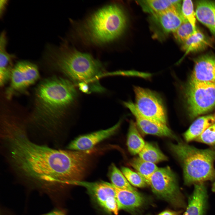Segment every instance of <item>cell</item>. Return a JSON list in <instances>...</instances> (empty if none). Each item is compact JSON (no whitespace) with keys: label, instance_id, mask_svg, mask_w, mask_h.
<instances>
[{"label":"cell","instance_id":"obj_19","mask_svg":"<svg viewBox=\"0 0 215 215\" xmlns=\"http://www.w3.org/2000/svg\"><path fill=\"white\" fill-rule=\"evenodd\" d=\"M181 0H139L137 3L144 11L150 15L158 13L173 7H180Z\"/></svg>","mask_w":215,"mask_h":215},{"label":"cell","instance_id":"obj_22","mask_svg":"<svg viewBox=\"0 0 215 215\" xmlns=\"http://www.w3.org/2000/svg\"><path fill=\"white\" fill-rule=\"evenodd\" d=\"M208 40L204 35L197 30V31L183 43L182 49L185 55L190 53L201 50L209 44Z\"/></svg>","mask_w":215,"mask_h":215},{"label":"cell","instance_id":"obj_9","mask_svg":"<svg viewBox=\"0 0 215 215\" xmlns=\"http://www.w3.org/2000/svg\"><path fill=\"white\" fill-rule=\"evenodd\" d=\"M37 66L26 61L17 62L13 66L10 78V84L6 91L7 99L25 91L39 79Z\"/></svg>","mask_w":215,"mask_h":215},{"label":"cell","instance_id":"obj_27","mask_svg":"<svg viewBox=\"0 0 215 215\" xmlns=\"http://www.w3.org/2000/svg\"><path fill=\"white\" fill-rule=\"evenodd\" d=\"M121 171L128 182L133 186L139 188L146 186L147 183L138 173L124 167L121 168Z\"/></svg>","mask_w":215,"mask_h":215},{"label":"cell","instance_id":"obj_15","mask_svg":"<svg viewBox=\"0 0 215 215\" xmlns=\"http://www.w3.org/2000/svg\"><path fill=\"white\" fill-rule=\"evenodd\" d=\"M194 191L188 198V204L184 215H204L207 194L203 182L194 184Z\"/></svg>","mask_w":215,"mask_h":215},{"label":"cell","instance_id":"obj_2","mask_svg":"<svg viewBox=\"0 0 215 215\" xmlns=\"http://www.w3.org/2000/svg\"><path fill=\"white\" fill-rule=\"evenodd\" d=\"M77 97L74 84L67 78L55 76L44 79L35 90L30 118L42 126L55 127L67 115Z\"/></svg>","mask_w":215,"mask_h":215},{"label":"cell","instance_id":"obj_3","mask_svg":"<svg viewBox=\"0 0 215 215\" xmlns=\"http://www.w3.org/2000/svg\"><path fill=\"white\" fill-rule=\"evenodd\" d=\"M45 60L50 69L62 73L74 85L86 84L91 93L105 91L99 81L106 73L104 67L91 54L64 43L55 48L49 47Z\"/></svg>","mask_w":215,"mask_h":215},{"label":"cell","instance_id":"obj_5","mask_svg":"<svg viewBox=\"0 0 215 215\" xmlns=\"http://www.w3.org/2000/svg\"><path fill=\"white\" fill-rule=\"evenodd\" d=\"M172 152L181 163L186 185L215 179V149H197L182 142L169 144Z\"/></svg>","mask_w":215,"mask_h":215},{"label":"cell","instance_id":"obj_23","mask_svg":"<svg viewBox=\"0 0 215 215\" xmlns=\"http://www.w3.org/2000/svg\"><path fill=\"white\" fill-rule=\"evenodd\" d=\"M139 154L142 159L154 164L168 160L167 157L157 146L149 142L145 143Z\"/></svg>","mask_w":215,"mask_h":215},{"label":"cell","instance_id":"obj_4","mask_svg":"<svg viewBox=\"0 0 215 215\" xmlns=\"http://www.w3.org/2000/svg\"><path fill=\"white\" fill-rule=\"evenodd\" d=\"M125 13L119 5L111 3L96 10L76 27L75 33L86 44L102 45L119 38L127 25Z\"/></svg>","mask_w":215,"mask_h":215},{"label":"cell","instance_id":"obj_24","mask_svg":"<svg viewBox=\"0 0 215 215\" xmlns=\"http://www.w3.org/2000/svg\"><path fill=\"white\" fill-rule=\"evenodd\" d=\"M130 163L148 184L151 176L159 168L155 164L145 161L139 157L133 158Z\"/></svg>","mask_w":215,"mask_h":215},{"label":"cell","instance_id":"obj_34","mask_svg":"<svg viewBox=\"0 0 215 215\" xmlns=\"http://www.w3.org/2000/svg\"><path fill=\"white\" fill-rule=\"evenodd\" d=\"M214 115V116H215V115Z\"/></svg>","mask_w":215,"mask_h":215},{"label":"cell","instance_id":"obj_16","mask_svg":"<svg viewBox=\"0 0 215 215\" xmlns=\"http://www.w3.org/2000/svg\"><path fill=\"white\" fill-rule=\"evenodd\" d=\"M113 185L119 210H133L140 207L144 203V198L138 191L121 189Z\"/></svg>","mask_w":215,"mask_h":215},{"label":"cell","instance_id":"obj_28","mask_svg":"<svg viewBox=\"0 0 215 215\" xmlns=\"http://www.w3.org/2000/svg\"><path fill=\"white\" fill-rule=\"evenodd\" d=\"M181 11L184 18L188 21L195 28L196 27V14L194 10L193 5L191 1L185 0L182 4Z\"/></svg>","mask_w":215,"mask_h":215},{"label":"cell","instance_id":"obj_14","mask_svg":"<svg viewBox=\"0 0 215 215\" xmlns=\"http://www.w3.org/2000/svg\"><path fill=\"white\" fill-rule=\"evenodd\" d=\"M190 79L215 84V56L205 55L196 59Z\"/></svg>","mask_w":215,"mask_h":215},{"label":"cell","instance_id":"obj_20","mask_svg":"<svg viewBox=\"0 0 215 215\" xmlns=\"http://www.w3.org/2000/svg\"><path fill=\"white\" fill-rule=\"evenodd\" d=\"M215 123L214 115H209L200 117L196 120L189 129L183 134L187 142L195 140L208 128Z\"/></svg>","mask_w":215,"mask_h":215},{"label":"cell","instance_id":"obj_32","mask_svg":"<svg viewBox=\"0 0 215 215\" xmlns=\"http://www.w3.org/2000/svg\"><path fill=\"white\" fill-rule=\"evenodd\" d=\"M44 215H66L64 212L62 210L56 209L47 213Z\"/></svg>","mask_w":215,"mask_h":215},{"label":"cell","instance_id":"obj_26","mask_svg":"<svg viewBox=\"0 0 215 215\" xmlns=\"http://www.w3.org/2000/svg\"><path fill=\"white\" fill-rule=\"evenodd\" d=\"M197 30L188 21L183 22L173 33L175 39L178 42L183 43Z\"/></svg>","mask_w":215,"mask_h":215},{"label":"cell","instance_id":"obj_11","mask_svg":"<svg viewBox=\"0 0 215 215\" xmlns=\"http://www.w3.org/2000/svg\"><path fill=\"white\" fill-rule=\"evenodd\" d=\"M71 185L85 187L97 203L105 211L118 215L119 209L115 192L111 183L100 181L90 182L80 181L72 182Z\"/></svg>","mask_w":215,"mask_h":215},{"label":"cell","instance_id":"obj_8","mask_svg":"<svg viewBox=\"0 0 215 215\" xmlns=\"http://www.w3.org/2000/svg\"><path fill=\"white\" fill-rule=\"evenodd\" d=\"M135 105L144 117L156 122L167 124L166 110L160 96L155 92L138 86L134 87Z\"/></svg>","mask_w":215,"mask_h":215},{"label":"cell","instance_id":"obj_25","mask_svg":"<svg viewBox=\"0 0 215 215\" xmlns=\"http://www.w3.org/2000/svg\"><path fill=\"white\" fill-rule=\"evenodd\" d=\"M108 170V175L113 185L121 189L137 191L136 188L128 182L121 171L114 163L110 165Z\"/></svg>","mask_w":215,"mask_h":215},{"label":"cell","instance_id":"obj_18","mask_svg":"<svg viewBox=\"0 0 215 215\" xmlns=\"http://www.w3.org/2000/svg\"><path fill=\"white\" fill-rule=\"evenodd\" d=\"M195 14L197 19L215 36V2L198 1L196 3Z\"/></svg>","mask_w":215,"mask_h":215},{"label":"cell","instance_id":"obj_31","mask_svg":"<svg viewBox=\"0 0 215 215\" xmlns=\"http://www.w3.org/2000/svg\"><path fill=\"white\" fill-rule=\"evenodd\" d=\"M182 211H173L170 210H166L164 211L158 215H179Z\"/></svg>","mask_w":215,"mask_h":215},{"label":"cell","instance_id":"obj_30","mask_svg":"<svg viewBox=\"0 0 215 215\" xmlns=\"http://www.w3.org/2000/svg\"><path fill=\"white\" fill-rule=\"evenodd\" d=\"M111 75H122L126 76H138L144 78L150 77L151 74L150 73L138 72L134 70L119 71L112 72L106 73L104 75V76Z\"/></svg>","mask_w":215,"mask_h":215},{"label":"cell","instance_id":"obj_33","mask_svg":"<svg viewBox=\"0 0 215 215\" xmlns=\"http://www.w3.org/2000/svg\"><path fill=\"white\" fill-rule=\"evenodd\" d=\"M212 191L215 193V182L212 185Z\"/></svg>","mask_w":215,"mask_h":215},{"label":"cell","instance_id":"obj_7","mask_svg":"<svg viewBox=\"0 0 215 215\" xmlns=\"http://www.w3.org/2000/svg\"><path fill=\"white\" fill-rule=\"evenodd\" d=\"M148 185L156 195L172 205L177 208L185 207L176 177L169 167L158 168L151 176Z\"/></svg>","mask_w":215,"mask_h":215},{"label":"cell","instance_id":"obj_12","mask_svg":"<svg viewBox=\"0 0 215 215\" xmlns=\"http://www.w3.org/2000/svg\"><path fill=\"white\" fill-rule=\"evenodd\" d=\"M121 121L108 129L102 130L79 136L72 140L67 148L70 150L88 151L103 140L114 135L119 128Z\"/></svg>","mask_w":215,"mask_h":215},{"label":"cell","instance_id":"obj_17","mask_svg":"<svg viewBox=\"0 0 215 215\" xmlns=\"http://www.w3.org/2000/svg\"><path fill=\"white\" fill-rule=\"evenodd\" d=\"M7 38L5 32L1 34L0 40V85L3 87L10 79L13 67L14 55L9 53L6 50Z\"/></svg>","mask_w":215,"mask_h":215},{"label":"cell","instance_id":"obj_29","mask_svg":"<svg viewBox=\"0 0 215 215\" xmlns=\"http://www.w3.org/2000/svg\"><path fill=\"white\" fill-rule=\"evenodd\" d=\"M195 140L209 145L215 144V123L208 128Z\"/></svg>","mask_w":215,"mask_h":215},{"label":"cell","instance_id":"obj_1","mask_svg":"<svg viewBox=\"0 0 215 215\" xmlns=\"http://www.w3.org/2000/svg\"><path fill=\"white\" fill-rule=\"evenodd\" d=\"M6 142L15 168L41 184L70 185L80 181L88 167L87 151L58 150L36 144L29 139L23 127L10 131Z\"/></svg>","mask_w":215,"mask_h":215},{"label":"cell","instance_id":"obj_10","mask_svg":"<svg viewBox=\"0 0 215 215\" xmlns=\"http://www.w3.org/2000/svg\"><path fill=\"white\" fill-rule=\"evenodd\" d=\"M187 21L182 15L181 7H173L150 15L149 18L153 36L159 39L173 33L183 22Z\"/></svg>","mask_w":215,"mask_h":215},{"label":"cell","instance_id":"obj_21","mask_svg":"<svg viewBox=\"0 0 215 215\" xmlns=\"http://www.w3.org/2000/svg\"><path fill=\"white\" fill-rule=\"evenodd\" d=\"M136 126V124L133 120L130 121L127 140L128 150L133 155L139 154L146 143L139 134Z\"/></svg>","mask_w":215,"mask_h":215},{"label":"cell","instance_id":"obj_35","mask_svg":"<svg viewBox=\"0 0 215 215\" xmlns=\"http://www.w3.org/2000/svg\"><path fill=\"white\" fill-rule=\"evenodd\" d=\"M43 215H44V214H43Z\"/></svg>","mask_w":215,"mask_h":215},{"label":"cell","instance_id":"obj_6","mask_svg":"<svg viewBox=\"0 0 215 215\" xmlns=\"http://www.w3.org/2000/svg\"><path fill=\"white\" fill-rule=\"evenodd\" d=\"M190 117L192 119L215 107V84L190 79L185 90Z\"/></svg>","mask_w":215,"mask_h":215},{"label":"cell","instance_id":"obj_13","mask_svg":"<svg viewBox=\"0 0 215 215\" xmlns=\"http://www.w3.org/2000/svg\"><path fill=\"white\" fill-rule=\"evenodd\" d=\"M123 104L134 116L137 126L144 134L177 139L166 125L153 122L143 117L137 110L135 103L132 102H124Z\"/></svg>","mask_w":215,"mask_h":215}]
</instances>
